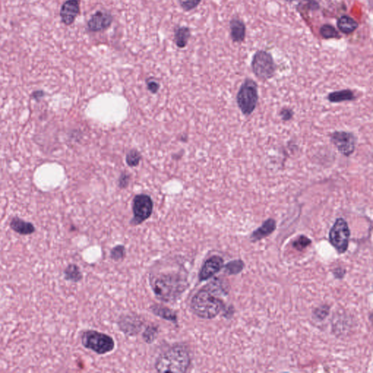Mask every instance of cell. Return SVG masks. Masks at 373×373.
<instances>
[{"label": "cell", "mask_w": 373, "mask_h": 373, "mask_svg": "<svg viewBox=\"0 0 373 373\" xmlns=\"http://www.w3.org/2000/svg\"><path fill=\"white\" fill-rule=\"evenodd\" d=\"M276 221L273 220V219H269V220H266L258 230L254 232L253 235H252V239L255 240V241L263 239L268 235H271L276 230Z\"/></svg>", "instance_id": "obj_15"}, {"label": "cell", "mask_w": 373, "mask_h": 373, "mask_svg": "<svg viewBox=\"0 0 373 373\" xmlns=\"http://www.w3.org/2000/svg\"><path fill=\"white\" fill-rule=\"evenodd\" d=\"M82 344L97 354H106L113 351L115 343L112 337L96 330H87L81 337Z\"/></svg>", "instance_id": "obj_4"}, {"label": "cell", "mask_w": 373, "mask_h": 373, "mask_svg": "<svg viewBox=\"0 0 373 373\" xmlns=\"http://www.w3.org/2000/svg\"><path fill=\"white\" fill-rule=\"evenodd\" d=\"M356 99L354 93L351 90H342L340 91H335L330 93L328 96V100L330 102L338 103L342 101H353Z\"/></svg>", "instance_id": "obj_20"}, {"label": "cell", "mask_w": 373, "mask_h": 373, "mask_svg": "<svg viewBox=\"0 0 373 373\" xmlns=\"http://www.w3.org/2000/svg\"><path fill=\"white\" fill-rule=\"evenodd\" d=\"M113 16L110 13L104 11H98L91 16L88 21L87 27L91 32H99L106 30L112 25Z\"/></svg>", "instance_id": "obj_10"}, {"label": "cell", "mask_w": 373, "mask_h": 373, "mask_svg": "<svg viewBox=\"0 0 373 373\" xmlns=\"http://www.w3.org/2000/svg\"><path fill=\"white\" fill-rule=\"evenodd\" d=\"M358 27H359L358 23L349 16H343L338 19V29L343 33L347 34L352 33Z\"/></svg>", "instance_id": "obj_19"}, {"label": "cell", "mask_w": 373, "mask_h": 373, "mask_svg": "<svg viewBox=\"0 0 373 373\" xmlns=\"http://www.w3.org/2000/svg\"><path fill=\"white\" fill-rule=\"evenodd\" d=\"M126 257V247L123 245H117L111 250V259L115 262L123 260Z\"/></svg>", "instance_id": "obj_24"}, {"label": "cell", "mask_w": 373, "mask_h": 373, "mask_svg": "<svg viewBox=\"0 0 373 373\" xmlns=\"http://www.w3.org/2000/svg\"><path fill=\"white\" fill-rule=\"evenodd\" d=\"M142 159V155L137 150H133L129 152L127 155V163L129 166H137Z\"/></svg>", "instance_id": "obj_26"}, {"label": "cell", "mask_w": 373, "mask_h": 373, "mask_svg": "<svg viewBox=\"0 0 373 373\" xmlns=\"http://www.w3.org/2000/svg\"><path fill=\"white\" fill-rule=\"evenodd\" d=\"M150 284L155 297L164 302L179 300L190 285L185 275L175 271L151 275Z\"/></svg>", "instance_id": "obj_1"}, {"label": "cell", "mask_w": 373, "mask_h": 373, "mask_svg": "<svg viewBox=\"0 0 373 373\" xmlns=\"http://www.w3.org/2000/svg\"><path fill=\"white\" fill-rule=\"evenodd\" d=\"M244 264L240 260H235V261L230 262L228 264L225 266L226 268V272L229 274H238L243 270Z\"/></svg>", "instance_id": "obj_25"}, {"label": "cell", "mask_w": 373, "mask_h": 373, "mask_svg": "<svg viewBox=\"0 0 373 373\" xmlns=\"http://www.w3.org/2000/svg\"><path fill=\"white\" fill-rule=\"evenodd\" d=\"M201 0H179L181 8L184 11H191L197 8L200 4Z\"/></svg>", "instance_id": "obj_27"}, {"label": "cell", "mask_w": 373, "mask_h": 373, "mask_svg": "<svg viewBox=\"0 0 373 373\" xmlns=\"http://www.w3.org/2000/svg\"><path fill=\"white\" fill-rule=\"evenodd\" d=\"M152 313L155 314L157 317L163 319V320L168 321L172 323L177 324L178 317L175 312L170 309L169 307L159 304H153L150 307Z\"/></svg>", "instance_id": "obj_14"}, {"label": "cell", "mask_w": 373, "mask_h": 373, "mask_svg": "<svg viewBox=\"0 0 373 373\" xmlns=\"http://www.w3.org/2000/svg\"><path fill=\"white\" fill-rule=\"evenodd\" d=\"M80 0H67L60 10V17L62 23L70 26L75 22L80 12Z\"/></svg>", "instance_id": "obj_12"}, {"label": "cell", "mask_w": 373, "mask_h": 373, "mask_svg": "<svg viewBox=\"0 0 373 373\" xmlns=\"http://www.w3.org/2000/svg\"><path fill=\"white\" fill-rule=\"evenodd\" d=\"M65 278L73 282L80 281L83 279V275H82L79 267L77 266L76 265H70L65 270Z\"/></svg>", "instance_id": "obj_21"}, {"label": "cell", "mask_w": 373, "mask_h": 373, "mask_svg": "<svg viewBox=\"0 0 373 373\" xmlns=\"http://www.w3.org/2000/svg\"><path fill=\"white\" fill-rule=\"evenodd\" d=\"M158 335V326H155V325H150L145 329L143 334H142V337L143 339L148 344H151L155 339H156L157 336Z\"/></svg>", "instance_id": "obj_22"}, {"label": "cell", "mask_w": 373, "mask_h": 373, "mask_svg": "<svg viewBox=\"0 0 373 373\" xmlns=\"http://www.w3.org/2000/svg\"><path fill=\"white\" fill-rule=\"evenodd\" d=\"M350 235L346 221L343 218L338 219L330 231V243L338 253H346L349 243Z\"/></svg>", "instance_id": "obj_7"}, {"label": "cell", "mask_w": 373, "mask_h": 373, "mask_svg": "<svg viewBox=\"0 0 373 373\" xmlns=\"http://www.w3.org/2000/svg\"><path fill=\"white\" fill-rule=\"evenodd\" d=\"M147 87L148 89L151 91L152 93H156L157 91L159 89L160 86L156 81L154 80L149 79L147 82Z\"/></svg>", "instance_id": "obj_29"}, {"label": "cell", "mask_w": 373, "mask_h": 373, "mask_svg": "<svg viewBox=\"0 0 373 373\" xmlns=\"http://www.w3.org/2000/svg\"><path fill=\"white\" fill-rule=\"evenodd\" d=\"M331 141L340 153L346 156H350L355 151L356 141L353 134L335 132L331 135Z\"/></svg>", "instance_id": "obj_9"}, {"label": "cell", "mask_w": 373, "mask_h": 373, "mask_svg": "<svg viewBox=\"0 0 373 373\" xmlns=\"http://www.w3.org/2000/svg\"><path fill=\"white\" fill-rule=\"evenodd\" d=\"M144 322L137 314L122 316L118 321L119 328L128 336H134L142 330Z\"/></svg>", "instance_id": "obj_11"}, {"label": "cell", "mask_w": 373, "mask_h": 373, "mask_svg": "<svg viewBox=\"0 0 373 373\" xmlns=\"http://www.w3.org/2000/svg\"><path fill=\"white\" fill-rule=\"evenodd\" d=\"M320 34L325 39L339 38L340 37L338 31L333 26L328 25V24L321 27Z\"/></svg>", "instance_id": "obj_23"}, {"label": "cell", "mask_w": 373, "mask_h": 373, "mask_svg": "<svg viewBox=\"0 0 373 373\" xmlns=\"http://www.w3.org/2000/svg\"><path fill=\"white\" fill-rule=\"evenodd\" d=\"M11 227L14 231L22 235H28L34 232V227L30 222H26L19 218L14 217L11 222Z\"/></svg>", "instance_id": "obj_17"}, {"label": "cell", "mask_w": 373, "mask_h": 373, "mask_svg": "<svg viewBox=\"0 0 373 373\" xmlns=\"http://www.w3.org/2000/svg\"><path fill=\"white\" fill-rule=\"evenodd\" d=\"M312 243L310 240L307 238V237L304 236V235H301L299 237L297 240L293 243V246L296 250L301 251V250L305 248V247L308 246L310 243Z\"/></svg>", "instance_id": "obj_28"}, {"label": "cell", "mask_w": 373, "mask_h": 373, "mask_svg": "<svg viewBox=\"0 0 373 373\" xmlns=\"http://www.w3.org/2000/svg\"><path fill=\"white\" fill-rule=\"evenodd\" d=\"M230 34L234 42H242L245 38L246 27L244 24L238 19H233L230 21Z\"/></svg>", "instance_id": "obj_16"}, {"label": "cell", "mask_w": 373, "mask_h": 373, "mask_svg": "<svg viewBox=\"0 0 373 373\" xmlns=\"http://www.w3.org/2000/svg\"><path fill=\"white\" fill-rule=\"evenodd\" d=\"M129 182V176H128L127 173H124L122 176H120V181H119V185L120 188H126Z\"/></svg>", "instance_id": "obj_31"}, {"label": "cell", "mask_w": 373, "mask_h": 373, "mask_svg": "<svg viewBox=\"0 0 373 373\" xmlns=\"http://www.w3.org/2000/svg\"><path fill=\"white\" fill-rule=\"evenodd\" d=\"M191 364L189 350L184 345L176 344L163 351L155 364L158 372H186Z\"/></svg>", "instance_id": "obj_3"}, {"label": "cell", "mask_w": 373, "mask_h": 373, "mask_svg": "<svg viewBox=\"0 0 373 373\" xmlns=\"http://www.w3.org/2000/svg\"><path fill=\"white\" fill-rule=\"evenodd\" d=\"M219 286L212 281L196 292L191 302L193 313L203 320H212L223 310V301L217 297Z\"/></svg>", "instance_id": "obj_2"}, {"label": "cell", "mask_w": 373, "mask_h": 373, "mask_svg": "<svg viewBox=\"0 0 373 373\" xmlns=\"http://www.w3.org/2000/svg\"><path fill=\"white\" fill-rule=\"evenodd\" d=\"M252 68L255 75L263 80L271 79L276 71L272 55L263 50L257 52L254 55Z\"/></svg>", "instance_id": "obj_6"}, {"label": "cell", "mask_w": 373, "mask_h": 373, "mask_svg": "<svg viewBox=\"0 0 373 373\" xmlns=\"http://www.w3.org/2000/svg\"><path fill=\"white\" fill-rule=\"evenodd\" d=\"M191 29L186 27H178L175 30L174 41L179 48H184L188 45L191 37Z\"/></svg>", "instance_id": "obj_18"}, {"label": "cell", "mask_w": 373, "mask_h": 373, "mask_svg": "<svg viewBox=\"0 0 373 373\" xmlns=\"http://www.w3.org/2000/svg\"><path fill=\"white\" fill-rule=\"evenodd\" d=\"M258 101V85L254 80L246 79L240 86L237 94V104L245 115H250L255 108Z\"/></svg>", "instance_id": "obj_5"}, {"label": "cell", "mask_w": 373, "mask_h": 373, "mask_svg": "<svg viewBox=\"0 0 373 373\" xmlns=\"http://www.w3.org/2000/svg\"><path fill=\"white\" fill-rule=\"evenodd\" d=\"M286 1H287V2H294V1H295V0H286Z\"/></svg>", "instance_id": "obj_32"}, {"label": "cell", "mask_w": 373, "mask_h": 373, "mask_svg": "<svg viewBox=\"0 0 373 373\" xmlns=\"http://www.w3.org/2000/svg\"><path fill=\"white\" fill-rule=\"evenodd\" d=\"M224 266V260L220 256L211 257L206 260L199 273V280L201 281H207L214 276L216 273L220 272Z\"/></svg>", "instance_id": "obj_13"}, {"label": "cell", "mask_w": 373, "mask_h": 373, "mask_svg": "<svg viewBox=\"0 0 373 373\" xmlns=\"http://www.w3.org/2000/svg\"><path fill=\"white\" fill-rule=\"evenodd\" d=\"M280 115L282 117L284 120H289L292 118L293 116V112H292V109H284L281 110V114Z\"/></svg>", "instance_id": "obj_30"}, {"label": "cell", "mask_w": 373, "mask_h": 373, "mask_svg": "<svg viewBox=\"0 0 373 373\" xmlns=\"http://www.w3.org/2000/svg\"><path fill=\"white\" fill-rule=\"evenodd\" d=\"M134 218L133 225H139L150 218L153 212V202L150 196L145 194L136 196L132 204Z\"/></svg>", "instance_id": "obj_8"}]
</instances>
